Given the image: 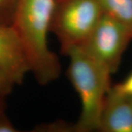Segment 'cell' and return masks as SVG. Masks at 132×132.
I'll list each match as a JSON object with an SVG mask.
<instances>
[{"mask_svg":"<svg viewBox=\"0 0 132 132\" xmlns=\"http://www.w3.org/2000/svg\"><path fill=\"white\" fill-rule=\"evenodd\" d=\"M57 0H17L11 24L22 43L30 71L40 85L57 80L61 73L57 56L48 44Z\"/></svg>","mask_w":132,"mask_h":132,"instance_id":"cell-1","label":"cell"},{"mask_svg":"<svg viewBox=\"0 0 132 132\" xmlns=\"http://www.w3.org/2000/svg\"><path fill=\"white\" fill-rule=\"evenodd\" d=\"M70 58L68 75L79 96L81 114L72 126L76 132L98 131L104 102L110 87L111 73L79 48L66 54Z\"/></svg>","mask_w":132,"mask_h":132,"instance_id":"cell-2","label":"cell"},{"mask_svg":"<svg viewBox=\"0 0 132 132\" xmlns=\"http://www.w3.org/2000/svg\"><path fill=\"white\" fill-rule=\"evenodd\" d=\"M104 15L100 0H57L50 32L57 38L62 53L66 55L81 47Z\"/></svg>","mask_w":132,"mask_h":132,"instance_id":"cell-3","label":"cell"},{"mask_svg":"<svg viewBox=\"0 0 132 132\" xmlns=\"http://www.w3.org/2000/svg\"><path fill=\"white\" fill-rule=\"evenodd\" d=\"M132 37L127 29L104 13L90 37L80 47L111 74L118 71Z\"/></svg>","mask_w":132,"mask_h":132,"instance_id":"cell-4","label":"cell"},{"mask_svg":"<svg viewBox=\"0 0 132 132\" xmlns=\"http://www.w3.org/2000/svg\"><path fill=\"white\" fill-rule=\"evenodd\" d=\"M0 71L14 84H20L30 71L25 52L12 24L0 23Z\"/></svg>","mask_w":132,"mask_h":132,"instance_id":"cell-5","label":"cell"},{"mask_svg":"<svg viewBox=\"0 0 132 132\" xmlns=\"http://www.w3.org/2000/svg\"><path fill=\"white\" fill-rule=\"evenodd\" d=\"M99 131L132 132L131 97L120 94L111 87L101 112Z\"/></svg>","mask_w":132,"mask_h":132,"instance_id":"cell-6","label":"cell"},{"mask_svg":"<svg viewBox=\"0 0 132 132\" xmlns=\"http://www.w3.org/2000/svg\"><path fill=\"white\" fill-rule=\"evenodd\" d=\"M104 13L127 29L132 37V0H100Z\"/></svg>","mask_w":132,"mask_h":132,"instance_id":"cell-7","label":"cell"},{"mask_svg":"<svg viewBox=\"0 0 132 132\" xmlns=\"http://www.w3.org/2000/svg\"><path fill=\"white\" fill-rule=\"evenodd\" d=\"M17 0H0V23L11 24Z\"/></svg>","mask_w":132,"mask_h":132,"instance_id":"cell-8","label":"cell"},{"mask_svg":"<svg viewBox=\"0 0 132 132\" xmlns=\"http://www.w3.org/2000/svg\"><path fill=\"white\" fill-rule=\"evenodd\" d=\"M113 89L120 94L132 97V73L122 82L114 85Z\"/></svg>","mask_w":132,"mask_h":132,"instance_id":"cell-9","label":"cell"},{"mask_svg":"<svg viewBox=\"0 0 132 132\" xmlns=\"http://www.w3.org/2000/svg\"><path fill=\"white\" fill-rule=\"evenodd\" d=\"M13 85L15 84L10 79L9 77L0 71V97H5Z\"/></svg>","mask_w":132,"mask_h":132,"instance_id":"cell-10","label":"cell"},{"mask_svg":"<svg viewBox=\"0 0 132 132\" xmlns=\"http://www.w3.org/2000/svg\"><path fill=\"white\" fill-rule=\"evenodd\" d=\"M17 130L5 116L4 111L0 112V132H15Z\"/></svg>","mask_w":132,"mask_h":132,"instance_id":"cell-11","label":"cell"},{"mask_svg":"<svg viewBox=\"0 0 132 132\" xmlns=\"http://www.w3.org/2000/svg\"><path fill=\"white\" fill-rule=\"evenodd\" d=\"M5 103H4V97H0V112L4 111Z\"/></svg>","mask_w":132,"mask_h":132,"instance_id":"cell-12","label":"cell"},{"mask_svg":"<svg viewBox=\"0 0 132 132\" xmlns=\"http://www.w3.org/2000/svg\"><path fill=\"white\" fill-rule=\"evenodd\" d=\"M131 101H132V97H131Z\"/></svg>","mask_w":132,"mask_h":132,"instance_id":"cell-13","label":"cell"}]
</instances>
